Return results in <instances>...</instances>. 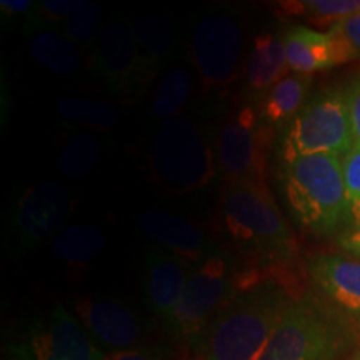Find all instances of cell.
<instances>
[{
	"label": "cell",
	"mask_w": 360,
	"mask_h": 360,
	"mask_svg": "<svg viewBox=\"0 0 360 360\" xmlns=\"http://www.w3.org/2000/svg\"><path fill=\"white\" fill-rule=\"evenodd\" d=\"M294 297L276 278L238 292L184 347L180 360H260Z\"/></svg>",
	"instance_id": "7a4b0ae2"
},
{
	"label": "cell",
	"mask_w": 360,
	"mask_h": 360,
	"mask_svg": "<svg viewBox=\"0 0 360 360\" xmlns=\"http://www.w3.org/2000/svg\"><path fill=\"white\" fill-rule=\"evenodd\" d=\"M290 72L312 75L352 62L344 44L330 32H319L305 25H290L281 34Z\"/></svg>",
	"instance_id": "2e32d148"
},
{
	"label": "cell",
	"mask_w": 360,
	"mask_h": 360,
	"mask_svg": "<svg viewBox=\"0 0 360 360\" xmlns=\"http://www.w3.org/2000/svg\"><path fill=\"white\" fill-rule=\"evenodd\" d=\"M103 22V11L97 4H85V6L69 17L64 22L65 35L75 42H96L101 34V27Z\"/></svg>",
	"instance_id": "4316f807"
},
{
	"label": "cell",
	"mask_w": 360,
	"mask_h": 360,
	"mask_svg": "<svg viewBox=\"0 0 360 360\" xmlns=\"http://www.w3.org/2000/svg\"><path fill=\"white\" fill-rule=\"evenodd\" d=\"M97 70L124 103H132L146 94L160 69L141 52L130 24L110 20L94 42Z\"/></svg>",
	"instance_id": "9c48e42d"
},
{
	"label": "cell",
	"mask_w": 360,
	"mask_h": 360,
	"mask_svg": "<svg viewBox=\"0 0 360 360\" xmlns=\"http://www.w3.org/2000/svg\"><path fill=\"white\" fill-rule=\"evenodd\" d=\"M278 191L297 227L328 237L349 225L342 157L309 155L278 164Z\"/></svg>",
	"instance_id": "3957f363"
},
{
	"label": "cell",
	"mask_w": 360,
	"mask_h": 360,
	"mask_svg": "<svg viewBox=\"0 0 360 360\" xmlns=\"http://www.w3.org/2000/svg\"><path fill=\"white\" fill-rule=\"evenodd\" d=\"M150 160L157 184L170 195L207 187L219 167L205 132L188 117L162 122L152 141Z\"/></svg>",
	"instance_id": "8992f818"
},
{
	"label": "cell",
	"mask_w": 360,
	"mask_h": 360,
	"mask_svg": "<svg viewBox=\"0 0 360 360\" xmlns=\"http://www.w3.org/2000/svg\"><path fill=\"white\" fill-rule=\"evenodd\" d=\"M277 12L285 17H299L309 24L332 29L335 24L360 12V0H299L278 2Z\"/></svg>",
	"instance_id": "603a6c76"
},
{
	"label": "cell",
	"mask_w": 360,
	"mask_h": 360,
	"mask_svg": "<svg viewBox=\"0 0 360 360\" xmlns=\"http://www.w3.org/2000/svg\"><path fill=\"white\" fill-rule=\"evenodd\" d=\"M350 360H360V352H359L357 355H354V357H352V359H350Z\"/></svg>",
	"instance_id": "e575fe53"
},
{
	"label": "cell",
	"mask_w": 360,
	"mask_h": 360,
	"mask_svg": "<svg viewBox=\"0 0 360 360\" xmlns=\"http://www.w3.org/2000/svg\"><path fill=\"white\" fill-rule=\"evenodd\" d=\"M58 114L69 122L96 130H110L119 122V112L114 105L90 98L69 97L58 102Z\"/></svg>",
	"instance_id": "484cf974"
},
{
	"label": "cell",
	"mask_w": 360,
	"mask_h": 360,
	"mask_svg": "<svg viewBox=\"0 0 360 360\" xmlns=\"http://www.w3.org/2000/svg\"><path fill=\"white\" fill-rule=\"evenodd\" d=\"M35 6L30 0H2L0 8L7 15H20V13L30 12Z\"/></svg>",
	"instance_id": "836d02e7"
},
{
	"label": "cell",
	"mask_w": 360,
	"mask_h": 360,
	"mask_svg": "<svg viewBox=\"0 0 360 360\" xmlns=\"http://www.w3.org/2000/svg\"><path fill=\"white\" fill-rule=\"evenodd\" d=\"M244 35L237 20L227 15L204 17L191 40L192 62L207 89H225L238 79Z\"/></svg>",
	"instance_id": "7c38bea8"
},
{
	"label": "cell",
	"mask_w": 360,
	"mask_h": 360,
	"mask_svg": "<svg viewBox=\"0 0 360 360\" xmlns=\"http://www.w3.org/2000/svg\"><path fill=\"white\" fill-rule=\"evenodd\" d=\"M312 294L342 322L360 328V259L340 254H314L305 260Z\"/></svg>",
	"instance_id": "4fadbf2b"
},
{
	"label": "cell",
	"mask_w": 360,
	"mask_h": 360,
	"mask_svg": "<svg viewBox=\"0 0 360 360\" xmlns=\"http://www.w3.org/2000/svg\"><path fill=\"white\" fill-rule=\"evenodd\" d=\"M244 89L252 103H257L270 89L290 74L281 35L260 34L254 39L245 62Z\"/></svg>",
	"instance_id": "ac0fdd59"
},
{
	"label": "cell",
	"mask_w": 360,
	"mask_h": 360,
	"mask_svg": "<svg viewBox=\"0 0 360 360\" xmlns=\"http://www.w3.org/2000/svg\"><path fill=\"white\" fill-rule=\"evenodd\" d=\"M217 225L242 267L264 278H276L302 295L307 281L299 242L267 182L237 180L224 187Z\"/></svg>",
	"instance_id": "6da1fadb"
},
{
	"label": "cell",
	"mask_w": 360,
	"mask_h": 360,
	"mask_svg": "<svg viewBox=\"0 0 360 360\" xmlns=\"http://www.w3.org/2000/svg\"><path fill=\"white\" fill-rule=\"evenodd\" d=\"M130 27L141 52L162 69L174 53V29L170 22L157 13H139L130 22Z\"/></svg>",
	"instance_id": "44dd1931"
},
{
	"label": "cell",
	"mask_w": 360,
	"mask_h": 360,
	"mask_svg": "<svg viewBox=\"0 0 360 360\" xmlns=\"http://www.w3.org/2000/svg\"><path fill=\"white\" fill-rule=\"evenodd\" d=\"M29 51L44 69L57 75H77L84 67L82 53L74 40L52 29L34 30L29 39Z\"/></svg>",
	"instance_id": "ffe728a7"
},
{
	"label": "cell",
	"mask_w": 360,
	"mask_h": 360,
	"mask_svg": "<svg viewBox=\"0 0 360 360\" xmlns=\"http://www.w3.org/2000/svg\"><path fill=\"white\" fill-rule=\"evenodd\" d=\"M11 360H107V354L65 305L57 304L51 312L27 327L8 345Z\"/></svg>",
	"instance_id": "30bf717a"
},
{
	"label": "cell",
	"mask_w": 360,
	"mask_h": 360,
	"mask_svg": "<svg viewBox=\"0 0 360 360\" xmlns=\"http://www.w3.org/2000/svg\"><path fill=\"white\" fill-rule=\"evenodd\" d=\"M276 141V130L260 120L255 103H244L232 112L217 137V164L225 184L267 182L269 157Z\"/></svg>",
	"instance_id": "ba28073f"
},
{
	"label": "cell",
	"mask_w": 360,
	"mask_h": 360,
	"mask_svg": "<svg viewBox=\"0 0 360 360\" xmlns=\"http://www.w3.org/2000/svg\"><path fill=\"white\" fill-rule=\"evenodd\" d=\"M312 80V75L290 72L255 103L260 120L274 130L289 124L310 98Z\"/></svg>",
	"instance_id": "d6986e66"
},
{
	"label": "cell",
	"mask_w": 360,
	"mask_h": 360,
	"mask_svg": "<svg viewBox=\"0 0 360 360\" xmlns=\"http://www.w3.org/2000/svg\"><path fill=\"white\" fill-rule=\"evenodd\" d=\"M345 90L350 129H352L354 146L360 147V77L352 80Z\"/></svg>",
	"instance_id": "1f68e13d"
},
{
	"label": "cell",
	"mask_w": 360,
	"mask_h": 360,
	"mask_svg": "<svg viewBox=\"0 0 360 360\" xmlns=\"http://www.w3.org/2000/svg\"><path fill=\"white\" fill-rule=\"evenodd\" d=\"M354 330L312 292L294 297L260 360H340Z\"/></svg>",
	"instance_id": "5b68a950"
},
{
	"label": "cell",
	"mask_w": 360,
	"mask_h": 360,
	"mask_svg": "<svg viewBox=\"0 0 360 360\" xmlns=\"http://www.w3.org/2000/svg\"><path fill=\"white\" fill-rule=\"evenodd\" d=\"M85 0H45L39 4V12L44 20L65 22L85 6Z\"/></svg>",
	"instance_id": "f546056e"
},
{
	"label": "cell",
	"mask_w": 360,
	"mask_h": 360,
	"mask_svg": "<svg viewBox=\"0 0 360 360\" xmlns=\"http://www.w3.org/2000/svg\"><path fill=\"white\" fill-rule=\"evenodd\" d=\"M137 224L148 238L192 267L215 249L210 238L195 225L160 210H143L137 217Z\"/></svg>",
	"instance_id": "e0dca14e"
},
{
	"label": "cell",
	"mask_w": 360,
	"mask_h": 360,
	"mask_svg": "<svg viewBox=\"0 0 360 360\" xmlns=\"http://www.w3.org/2000/svg\"><path fill=\"white\" fill-rule=\"evenodd\" d=\"M72 212V199L53 180L30 186L12 207L7 227V249L22 257L56 233Z\"/></svg>",
	"instance_id": "8fae6325"
},
{
	"label": "cell",
	"mask_w": 360,
	"mask_h": 360,
	"mask_svg": "<svg viewBox=\"0 0 360 360\" xmlns=\"http://www.w3.org/2000/svg\"><path fill=\"white\" fill-rule=\"evenodd\" d=\"M75 317L105 354L147 345V328L127 304L103 297H84L75 304Z\"/></svg>",
	"instance_id": "5bb4252c"
},
{
	"label": "cell",
	"mask_w": 360,
	"mask_h": 360,
	"mask_svg": "<svg viewBox=\"0 0 360 360\" xmlns=\"http://www.w3.org/2000/svg\"><path fill=\"white\" fill-rule=\"evenodd\" d=\"M260 281L264 277L242 267L231 252L215 247L192 267L169 334L184 349L238 292Z\"/></svg>",
	"instance_id": "277c9868"
},
{
	"label": "cell",
	"mask_w": 360,
	"mask_h": 360,
	"mask_svg": "<svg viewBox=\"0 0 360 360\" xmlns=\"http://www.w3.org/2000/svg\"><path fill=\"white\" fill-rule=\"evenodd\" d=\"M337 245L340 247L345 254L360 259V227L345 229L337 237Z\"/></svg>",
	"instance_id": "d6a6232c"
},
{
	"label": "cell",
	"mask_w": 360,
	"mask_h": 360,
	"mask_svg": "<svg viewBox=\"0 0 360 360\" xmlns=\"http://www.w3.org/2000/svg\"><path fill=\"white\" fill-rule=\"evenodd\" d=\"M354 147L344 89L317 92L278 130L276 154L278 164L309 155L344 157Z\"/></svg>",
	"instance_id": "52a82bcc"
},
{
	"label": "cell",
	"mask_w": 360,
	"mask_h": 360,
	"mask_svg": "<svg viewBox=\"0 0 360 360\" xmlns=\"http://www.w3.org/2000/svg\"><path fill=\"white\" fill-rule=\"evenodd\" d=\"M101 159V143L92 134L82 132L70 137L60 148L57 167L69 179H82L90 174Z\"/></svg>",
	"instance_id": "d4e9b609"
},
{
	"label": "cell",
	"mask_w": 360,
	"mask_h": 360,
	"mask_svg": "<svg viewBox=\"0 0 360 360\" xmlns=\"http://www.w3.org/2000/svg\"><path fill=\"white\" fill-rule=\"evenodd\" d=\"M192 89V74L187 69L175 67L169 70V74L164 75L155 90L154 102L150 107L154 119L165 122V120L177 117V112L182 110L191 98Z\"/></svg>",
	"instance_id": "cb8c5ba5"
},
{
	"label": "cell",
	"mask_w": 360,
	"mask_h": 360,
	"mask_svg": "<svg viewBox=\"0 0 360 360\" xmlns=\"http://www.w3.org/2000/svg\"><path fill=\"white\" fill-rule=\"evenodd\" d=\"M191 270V264L159 245L150 247L143 257L142 281L146 304L167 332L172 326Z\"/></svg>",
	"instance_id": "9a60e30c"
},
{
	"label": "cell",
	"mask_w": 360,
	"mask_h": 360,
	"mask_svg": "<svg viewBox=\"0 0 360 360\" xmlns=\"http://www.w3.org/2000/svg\"><path fill=\"white\" fill-rule=\"evenodd\" d=\"M107 360H174L170 347L162 344H147L143 347L107 354Z\"/></svg>",
	"instance_id": "4dcf8cb0"
},
{
	"label": "cell",
	"mask_w": 360,
	"mask_h": 360,
	"mask_svg": "<svg viewBox=\"0 0 360 360\" xmlns=\"http://www.w3.org/2000/svg\"><path fill=\"white\" fill-rule=\"evenodd\" d=\"M105 247L102 231L92 224H75L62 231L53 240V254L60 262L85 264L97 257Z\"/></svg>",
	"instance_id": "7402d4cb"
},
{
	"label": "cell",
	"mask_w": 360,
	"mask_h": 360,
	"mask_svg": "<svg viewBox=\"0 0 360 360\" xmlns=\"http://www.w3.org/2000/svg\"><path fill=\"white\" fill-rule=\"evenodd\" d=\"M345 193H347L349 225L347 229L360 227V147L354 146L342 157ZM345 231V229H344Z\"/></svg>",
	"instance_id": "83f0119b"
},
{
	"label": "cell",
	"mask_w": 360,
	"mask_h": 360,
	"mask_svg": "<svg viewBox=\"0 0 360 360\" xmlns=\"http://www.w3.org/2000/svg\"><path fill=\"white\" fill-rule=\"evenodd\" d=\"M328 32L347 47L352 60H360V12L335 24Z\"/></svg>",
	"instance_id": "f1b7e54d"
}]
</instances>
